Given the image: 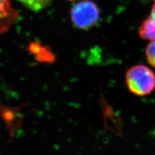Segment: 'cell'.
<instances>
[{
    "mask_svg": "<svg viewBox=\"0 0 155 155\" xmlns=\"http://www.w3.org/2000/svg\"><path fill=\"white\" fill-rule=\"evenodd\" d=\"M126 83L129 91L138 96L150 94L155 88V74L149 67L137 65L126 73Z\"/></svg>",
    "mask_w": 155,
    "mask_h": 155,
    "instance_id": "6da1fadb",
    "label": "cell"
},
{
    "mask_svg": "<svg viewBox=\"0 0 155 155\" xmlns=\"http://www.w3.org/2000/svg\"><path fill=\"white\" fill-rule=\"evenodd\" d=\"M71 20L80 29L87 30L93 27L100 18V11L93 2L85 0L75 4L71 11Z\"/></svg>",
    "mask_w": 155,
    "mask_h": 155,
    "instance_id": "7a4b0ae2",
    "label": "cell"
},
{
    "mask_svg": "<svg viewBox=\"0 0 155 155\" xmlns=\"http://www.w3.org/2000/svg\"><path fill=\"white\" fill-rule=\"evenodd\" d=\"M18 17L11 0H0V35L7 31Z\"/></svg>",
    "mask_w": 155,
    "mask_h": 155,
    "instance_id": "3957f363",
    "label": "cell"
},
{
    "mask_svg": "<svg viewBox=\"0 0 155 155\" xmlns=\"http://www.w3.org/2000/svg\"><path fill=\"white\" fill-rule=\"evenodd\" d=\"M139 35L143 40H155V21L151 16L145 19L140 26Z\"/></svg>",
    "mask_w": 155,
    "mask_h": 155,
    "instance_id": "277c9868",
    "label": "cell"
},
{
    "mask_svg": "<svg viewBox=\"0 0 155 155\" xmlns=\"http://www.w3.org/2000/svg\"><path fill=\"white\" fill-rule=\"evenodd\" d=\"M23 6L32 11L38 12L51 4L52 0H18Z\"/></svg>",
    "mask_w": 155,
    "mask_h": 155,
    "instance_id": "5b68a950",
    "label": "cell"
},
{
    "mask_svg": "<svg viewBox=\"0 0 155 155\" xmlns=\"http://www.w3.org/2000/svg\"><path fill=\"white\" fill-rule=\"evenodd\" d=\"M145 54L149 64L155 67V40H153L147 45L145 49Z\"/></svg>",
    "mask_w": 155,
    "mask_h": 155,
    "instance_id": "8992f818",
    "label": "cell"
},
{
    "mask_svg": "<svg viewBox=\"0 0 155 155\" xmlns=\"http://www.w3.org/2000/svg\"><path fill=\"white\" fill-rule=\"evenodd\" d=\"M151 16L152 19L155 21V3L153 5V7L151 8Z\"/></svg>",
    "mask_w": 155,
    "mask_h": 155,
    "instance_id": "52a82bcc",
    "label": "cell"
},
{
    "mask_svg": "<svg viewBox=\"0 0 155 155\" xmlns=\"http://www.w3.org/2000/svg\"><path fill=\"white\" fill-rule=\"evenodd\" d=\"M69 1H74V0H69Z\"/></svg>",
    "mask_w": 155,
    "mask_h": 155,
    "instance_id": "ba28073f",
    "label": "cell"
}]
</instances>
